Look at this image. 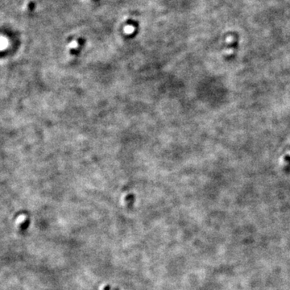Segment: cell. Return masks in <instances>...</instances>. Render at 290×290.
Masks as SVG:
<instances>
[{"label":"cell","mask_w":290,"mask_h":290,"mask_svg":"<svg viewBox=\"0 0 290 290\" xmlns=\"http://www.w3.org/2000/svg\"><path fill=\"white\" fill-rule=\"evenodd\" d=\"M280 166L284 170L290 168V147L286 149L280 158Z\"/></svg>","instance_id":"cell-1"},{"label":"cell","mask_w":290,"mask_h":290,"mask_svg":"<svg viewBox=\"0 0 290 290\" xmlns=\"http://www.w3.org/2000/svg\"><path fill=\"white\" fill-rule=\"evenodd\" d=\"M26 218H27V217H26L25 215H20V217L17 218V223H22L23 222H24L26 220Z\"/></svg>","instance_id":"cell-2"}]
</instances>
